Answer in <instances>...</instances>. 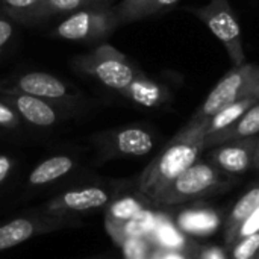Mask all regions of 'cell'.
Listing matches in <instances>:
<instances>
[{
	"label": "cell",
	"instance_id": "7c38bea8",
	"mask_svg": "<svg viewBox=\"0 0 259 259\" xmlns=\"http://www.w3.org/2000/svg\"><path fill=\"white\" fill-rule=\"evenodd\" d=\"M259 135V100L250 108L247 109L234 124H231L229 127L206 135L205 137V149H211L225 143H231V141H240V140H246V138H253Z\"/></svg>",
	"mask_w": 259,
	"mask_h": 259
},
{
	"label": "cell",
	"instance_id": "836d02e7",
	"mask_svg": "<svg viewBox=\"0 0 259 259\" xmlns=\"http://www.w3.org/2000/svg\"><path fill=\"white\" fill-rule=\"evenodd\" d=\"M255 259H259V252H258V255H256V258H255Z\"/></svg>",
	"mask_w": 259,
	"mask_h": 259
},
{
	"label": "cell",
	"instance_id": "3957f363",
	"mask_svg": "<svg viewBox=\"0 0 259 259\" xmlns=\"http://www.w3.org/2000/svg\"><path fill=\"white\" fill-rule=\"evenodd\" d=\"M259 82V65L244 62L232 67L206 96L202 105L191 115V121H203L215 112L238 100L253 97Z\"/></svg>",
	"mask_w": 259,
	"mask_h": 259
},
{
	"label": "cell",
	"instance_id": "603a6c76",
	"mask_svg": "<svg viewBox=\"0 0 259 259\" xmlns=\"http://www.w3.org/2000/svg\"><path fill=\"white\" fill-rule=\"evenodd\" d=\"M50 14L52 12H76L83 8L102 6L106 0H46Z\"/></svg>",
	"mask_w": 259,
	"mask_h": 259
},
{
	"label": "cell",
	"instance_id": "8fae6325",
	"mask_svg": "<svg viewBox=\"0 0 259 259\" xmlns=\"http://www.w3.org/2000/svg\"><path fill=\"white\" fill-rule=\"evenodd\" d=\"M120 94L143 108H161L173 100L165 85L147 77L144 73H140Z\"/></svg>",
	"mask_w": 259,
	"mask_h": 259
},
{
	"label": "cell",
	"instance_id": "d6a6232c",
	"mask_svg": "<svg viewBox=\"0 0 259 259\" xmlns=\"http://www.w3.org/2000/svg\"><path fill=\"white\" fill-rule=\"evenodd\" d=\"M165 259H178L176 256H168V258H165Z\"/></svg>",
	"mask_w": 259,
	"mask_h": 259
},
{
	"label": "cell",
	"instance_id": "484cf974",
	"mask_svg": "<svg viewBox=\"0 0 259 259\" xmlns=\"http://www.w3.org/2000/svg\"><path fill=\"white\" fill-rule=\"evenodd\" d=\"M259 232V208L252 212L246 220L244 223L240 226L237 235H235V241L243 238V237H249V235H253V234H258Z\"/></svg>",
	"mask_w": 259,
	"mask_h": 259
},
{
	"label": "cell",
	"instance_id": "ac0fdd59",
	"mask_svg": "<svg viewBox=\"0 0 259 259\" xmlns=\"http://www.w3.org/2000/svg\"><path fill=\"white\" fill-rule=\"evenodd\" d=\"M35 232V225L26 219H17L0 228V250H6L29 240Z\"/></svg>",
	"mask_w": 259,
	"mask_h": 259
},
{
	"label": "cell",
	"instance_id": "ba28073f",
	"mask_svg": "<svg viewBox=\"0 0 259 259\" xmlns=\"http://www.w3.org/2000/svg\"><path fill=\"white\" fill-rule=\"evenodd\" d=\"M103 149L118 156H144L155 147L153 134L140 126H129L100 137Z\"/></svg>",
	"mask_w": 259,
	"mask_h": 259
},
{
	"label": "cell",
	"instance_id": "52a82bcc",
	"mask_svg": "<svg viewBox=\"0 0 259 259\" xmlns=\"http://www.w3.org/2000/svg\"><path fill=\"white\" fill-rule=\"evenodd\" d=\"M256 144L258 137L215 146L208 153V161L228 175L246 173L253 168V153Z\"/></svg>",
	"mask_w": 259,
	"mask_h": 259
},
{
	"label": "cell",
	"instance_id": "4dcf8cb0",
	"mask_svg": "<svg viewBox=\"0 0 259 259\" xmlns=\"http://www.w3.org/2000/svg\"><path fill=\"white\" fill-rule=\"evenodd\" d=\"M253 168L259 170V143L256 144V149H255V153H253Z\"/></svg>",
	"mask_w": 259,
	"mask_h": 259
},
{
	"label": "cell",
	"instance_id": "5bb4252c",
	"mask_svg": "<svg viewBox=\"0 0 259 259\" xmlns=\"http://www.w3.org/2000/svg\"><path fill=\"white\" fill-rule=\"evenodd\" d=\"M178 2L179 0H123L114 9L117 17L120 18V23L123 24L167 11Z\"/></svg>",
	"mask_w": 259,
	"mask_h": 259
},
{
	"label": "cell",
	"instance_id": "4316f807",
	"mask_svg": "<svg viewBox=\"0 0 259 259\" xmlns=\"http://www.w3.org/2000/svg\"><path fill=\"white\" fill-rule=\"evenodd\" d=\"M147 252V246L141 238H131L126 244V255L129 259H143Z\"/></svg>",
	"mask_w": 259,
	"mask_h": 259
},
{
	"label": "cell",
	"instance_id": "44dd1931",
	"mask_svg": "<svg viewBox=\"0 0 259 259\" xmlns=\"http://www.w3.org/2000/svg\"><path fill=\"white\" fill-rule=\"evenodd\" d=\"M5 8L17 20H38L49 15V6L46 0H2Z\"/></svg>",
	"mask_w": 259,
	"mask_h": 259
},
{
	"label": "cell",
	"instance_id": "e575fe53",
	"mask_svg": "<svg viewBox=\"0 0 259 259\" xmlns=\"http://www.w3.org/2000/svg\"><path fill=\"white\" fill-rule=\"evenodd\" d=\"M258 143H259V135H258Z\"/></svg>",
	"mask_w": 259,
	"mask_h": 259
},
{
	"label": "cell",
	"instance_id": "ffe728a7",
	"mask_svg": "<svg viewBox=\"0 0 259 259\" xmlns=\"http://www.w3.org/2000/svg\"><path fill=\"white\" fill-rule=\"evenodd\" d=\"M219 223V219L212 211H187L179 219V226L194 235L211 234Z\"/></svg>",
	"mask_w": 259,
	"mask_h": 259
},
{
	"label": "cell",
	"instance_id": "9a60e30c",
	"mask_svg": "<svg viewBox=\"0 0 259 259\" xmlns=\"http://www.w3.org/2000/svg\"><path fill=\"white\" fill-rule=\"evenodd\" d=\"M109 202V196L105 190L97 187H90L77 191H68L62 197H59L55 203V206H62L71 211H90L97 209Z\"/></svg>",
	"mask_w": 259,
	"mask_h": 259
},
{
	"label": "cell",
	"instance_id": "1f68e13d",
	"mask_svg": "<svg viewBox=\"0 0 259 259\" xmlns=\"http://www.w3.org/2000/svg\"><path fill=\"white\" fill-rule=\"evenodd\" d=\"M253 97H255L256 100H259V82H258V85H256V90H255V93H253Z\"/></svg>",
	"mask_w": 259,
	"mask_h": 259
},
{
	"label": "cell",
	"instance_id": "4fadbf2b",
	"mask_svg": "<svg viewBox=\"0 0 259 259\" xmlns=\"http://www.w3.org/2000/svg\"><path fill=\"white\" fill-rule=\"evenodd\" d=\"M259 208V182L253 184L232 206L228 219L225 220L223 235L226 246H232L235 243V235L240 229V226L244 223V220L255 212Z\"/></svg>",
	"mask_w": 259,
	"mask_h": 259
},
{
	"label": "cell",
	"instance_id": "2e32d148",
	"mask_svg": "<svg viewBox=\"0 0 259 259\" xmlns=\"http://www.w3.org/2000/svg\"><path fill=\"white\" fill-rule=\"evenodd\" d=\"M258 100L255 97H247L243 100H238L232 105L225 106L223 109H220L219 112H215L212 117H209L208 120H203V126H205V137L220 132L226 127H229L231 124H234L247 109H250Z\"/></svg>",
	"mask_w": 259,
	"mask_h": 259
},
{
	"label": "cell",
	"instance_id": "d6986e66",
	"mask_svg": "<svg viewBox=\"0 0 259 259\" xmlns=\"http://www.w3.org/2000/svg\"><path fill=\"white\" fill-rule=\"evenodd\" d=\"M143 211H144V205L141 200L134 199V197L121 199L111 206L109 214H108V225L118 228L117 234H120L124 225L134 220L135 217H138Z\"/></svg>",
	"mask_w": 259,
	"mask_h": 259
},
{
	"label": "cell",
	"instance_id": "f1b7e54d",
	"mask_svg": "<svg viewBox=\"0 0 259 259\" xmlns=\"http://www.w3.org/2000/svg\"><path fill=\"white\" fill-rule=\"evenodd\" d=\"M12 24L6 20H0V47H3L12 36Z\"/></svg>",
	"mask_w": 259,
	"mask_h": 259
},
{
	"label": "cell",
	"instance_id": "30bf717a",
	"mask_svg": "<svg viewBox=\"0 0 259 259\" xmlns=\"http://www.w3.org/2000/svg\"><path fill=\"white\" fill-rule=\"evenodd\" d=\"M5 102H8L15 112L33 126L49 127L58 123V111L47 100L18 91L17 88L3 90Z\"/></svg>",
	"mask_w": 259,
	"mask_h": 259
},
{
	"label": "cell",
	"instance_id": "cb8c5ba5",
	"mask_svg": "<svg viewBox=\"0 0 259 259\" xmlns=\"http://www.w3.org/2000/svg\"><path fill=\"white\" fill-rule=\"evenodd\" d=\"M156 235H158V241L165 247L179 250V249H182L185 246V238L181 237L178 234V231L173 226H170L168 223L159 225L156 228Z\"/></svg>",
	"mask_w": 259,
	"mask_h": 259
},
{
	"label": "cell",
	"instance_id": "8992f818",
	"mask_svg": "<svg viewBox=\"0 0 259 259\" xmlns=\"http://www.w3.org/2000/svg\"><path fill=\"white\" fill-rule=\"evenodd\" d=\"M120 18L114 8L91 6L73 12L56 27L55 33L62 39L73 41H94L106 38L117 26Z\"/></svg>",
	"mask_w": 259,
	"mask_h": 259
},
{
	"label": "cell",
	"instance_id": "83f0119b",
	"mask_svg": "<svg viewBox=\"0 0 259 259\" xmlns=\"http://www.w3.org/2000/svg\"><path fill=\"white\" fill-rule=\"evenodd\" d=\"M194 259H229L228 258V253L226 250L217 247V246H206V247H200Z\"/></svg>",
	"mask_w": 259,
	"mask_h": 259
},
{
	"label": "cell",
	"instance_id": "6da1fadb",
	"mask_svg": "<svg viewBox=\"0 0 259 259\" xmlns=\"http://www.w3.org/2000/svg\"><path fill=\"white\" fill-rule=\"evenodd\" d=\"M205 126L203 121L188 123L167 143L162 152L141 173L138 187L149 199L156 197L187 168L199 161L205 150Z\"/></svg>",
	"mask_w": 259,
	"mask_h": 259
},
{
	"label": "cell",
	"instance_id": "277c9868",
	"mask_svg": "<svg viewBox=\"0 0 259 259\" xmlns=\"http://www.w3.org/2000/svg\"><path fill=\"white\" fill-rule=\"evenodd\" d=\"M190 12L202 20L217 36L226 49L234 67L246 62L241 26L229 0H209L205 6L191 8Z\"/></svg>",
	"mask_w": 259,
	"mask_h": 259
},
{
	"label": "cell",
	"instance_id": "f546056e",
	"mask_svg": "<svg viewBox=\"0 0 259 259\" xmlns=\"http://www.w3.org/2000/svg\"><path fill=\"white\" fill-rule=\"evenodd\" d=\"M11 167H12V161H11L8 156L0 155V184L6 179V176H8Z\"/></svg>",
	"mask_w": 259,
	"mask_h": 259
},
{
	"label": "cell",
	"instance_id": "9c48e42d",
	"mask_svg": "<svg viewBox=\"0 0 259 259\" xmlns=\"http://www.w3.org/2000/svg\"><path fill=\"white\" fill-rule=\"evenodd\" d=\"M15 88L21 93L39 97L47 102L73 103L76 100L74 93L70 90V87L65 82L42 71H30L20 76Z\"/></svg>",
	"mask_w": 259,
	"mask_h": 259
},
{
	"label": "cell",
	"instance_id": "5b68a950",
	"mask_svg": "<svg viewBox=\"0 0 259 259\" xmlns=\"http://www.w3.org/2000/svg\"><path fill=\"white\" fill-rule=\"evenodd\" d=\"M74 65L88 76H93L105 87L121 93L141 73L117 49L102 46L90 55L76 59Z\"/></svg>",
	"mask_w": 259,
	"mask_h": 259
},
{
	"label": "cell",
	"instance_id": "7a4b0ae2",
	"mask_svg": "<svg viewBox=\"0 0 259 259\" xmlns=\"http://www.w3.org/2000/svg\"><path fill=\"white\" fill-rule=\"evenodd\" d=\"M232 179L209 161H196L190 168L179 175L155 202L162 205H178L200 200L229 190Z\"/></svg>",
	"mask_w": 259,
	"mask_h": 259
},
{
	"label": "cell",
	"instance_id": "e0dca14e",
	"mask_svg": "<svg viewBox=\"0 0 259 259\" xmlns=\"http://www.w3.org/2000/svg\"><path fill=\"white\" fill-rule=\"evenodd\" d=\"M74 167V161L70 156H53L41 162L29 176L32 185H44L65 176Z\"/></svg>",
	"mask_w": 259,
	"mask_h": 259
},
{
	"label": "cell",
	"instance_id": "d4e9b609",
	"mask_svg": "<svg viewBox=\"0 0 259 259\" xmlns=\"http://www.w3.org/2000/svg\"><path fill=\"white\" fill-rule=\"evenodd\" d=\"M20 123V115L15 109L5 100H0V127H17Z\"/></svg>",
	"mask_w": 259,
	"mask_h": 259
},
{
	"label": "cell",
	"instance_id": "7402d4cb",
	"mask_svg": "<svg viewBox=\"0 0 259 259\" xmlns=\"http://www.w3.org/2000/svg\"><path fill=\"white\" fill-rule=\"evenodd\" d=\"M259 252V232L243 237L229 246V259H255Z\"/></svg>",
	"mask_w": 259,
	"mask_h": 259
}]
</instances>
